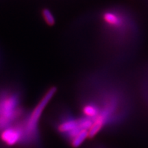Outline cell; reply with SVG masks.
<instances>
[{
	"instance_id": "cell-1",
	"label": "cell",
	"mask_w": 148,
	"mask_h": 148,
	"mask_svg": "<svg viewBox=\"0 0 148 148\" xmlns=\"http://www.w3.org/2000/svg\"><path fill=\"white\" fill-rule=\"evenodd\" d=\"M57 88L52 86L45 92L32 110L26 112L19 121L23 134V147H34L39 143V122L42 114L54 95Z\"/></svg>"
},
{
	"instance_id": "cell-2",
	"label": "cell",
	"mask_w": 148,
	"mask_h": 148,
	"mask_svg": "<svg viewBox=\"0 0 148 148\" xmlns=\"http://www.w3.org/2000/svg\"><path fill=\"white\" fill-rule=\"evenodd\" d=\"M54 126L56 132L73 148L79 147L89 138L88 131L81 126L79 116L62 114L55 121Z\"/></svg>"
},
{
	"instance_id": "cell-3",
	"label": "cell",
	"mask_w": 148,
	"mask_h": 148,
	"mask_svg": "<svg viewBox=\"0 0 148 148\" xmlns=\"http://www.w3.org/2000/svg\"><path fill=\"white\" fill-rule=\"evenodd\" d=\"M102 19L105 23L110 26L117 27L121 24V18L112 12H105L102 15Z\"/></svg>"
},
{
	"instance_id": "cell-4",
	"label": "cell",
	"mask_w": 148,
	"mask_h": 148,
	"mask_svg": "<svg viewBox=\"0 0 148 148\" xmlns=\"http://www.w3.org/2000/svg\"><path fill=\"white\" fill-rule=\"evenodd\" d=\"M40 14L45 23L48 26H53L55 25L56 19L51 11L49 8H44L41 10Z\"/></svg>"
}]
</instances>
